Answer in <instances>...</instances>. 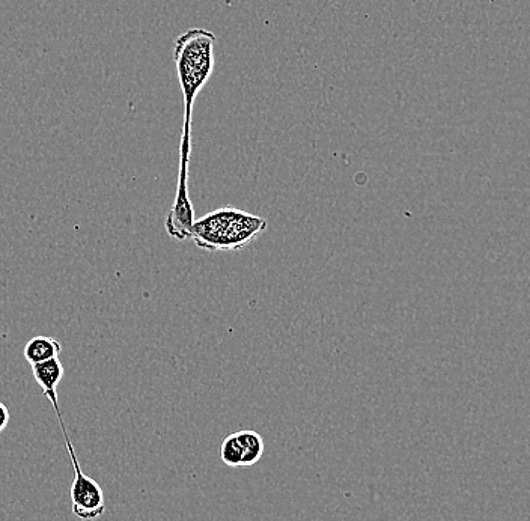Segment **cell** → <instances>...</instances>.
I'll use <instances>...</instances> for the list:
<instances>
[{
	"instance_id": "cell-7",
	"label": "cell",
	"mask_w": 530,
	"mask_h": 521,
	"mask_svg": "<svg viewBox=\"0 0 530 521\" xmlns=\"http://www.w3.org/2000/svg\"><path fill=\"white\" fill-rule=\"evenodd\" d=\"M220 457H222V461L226 466H243V448H241L240 442H238L235 433L223 440L222 449H220Z\"/></svg>"
},
{
	"instance_id": "cell-4",
	"label": "cell",
	"mask_w": 530,
	"mask_h": 521,
	"mask_svg": "<svg viewBox=\"0 0 530 521\" xmlns=\"http://www.w3.org/2000/svg\"><path fill=\"white\" fill-rule=\"evenodd\" d=\"M32 374H34L38 386L43 390L44 397L52 403L53 410L58 416L59 424H62L64 419H62L61 409H59L58 386L62 378H64V365H62L59 357H56V359L32 365Z\"/></svg>"
},
{
	"instance_id": "cell-2",
	"label": "cell",
	"mask_w": 530,
	"mask_h": 521,
	"mask_svg": "<svg viewBox=\"0 0 530 521\" xmlns=\"http://www.w3.org/2000/svg\"><path fill=\"white\" fill-rule=\"evenodd\" d=\"M264 231H267L264 217L234 207H223L195 220L190 238L201 249L225 252L249 246Z\"/></svg>"
},
{
	"instance_id": "cell-5",
	"label": "cell",
	"mask_w": 530,
	"mask_h": 521,
	"mask_svg": "<svg viewBox=\"0 0 530 521\" xmlns=\"http://www.w3.org/2000/svg\"><path fill=\"white\" fill-rule=\"evenodd\" d=\"M62 345L58 339L52 336H35L28 341L25 347V359L29 365L47 362V360L56 359L61 354Z\"/></svg>"
},
{
	"instance_id": "cell-6",
	"label": "cell",
	"mask_w": 530,
	"mask_h": 521,
	"mask_svg": "<svg viewBox=\"0 0 530 521\" xmlns=\"http://www.w3.org/2000/svg\"><path fill=\"white\" fill-rule=\"evenodd\" d=\"M235 436L243 448V466L241 467L255 466L261 460L265 449L261 434L253 430H241L235 433Z\"/></svg>"
},
{
	"instance_id": "cell-3",
	"label": "cell",
	"mask_w": 530,
	"mask_h": 521,
	"mask_svg": "<svg viewBox=\"0 0 530 521\" xmlns=\"http://www.w3.org/2000/svg\"><path fill=\"white\" fill-rule=\"evenodd\" d=\"M62 434H64L65 446H67L68 455H70L74 469V481L70 490L71 508H73L74 517L79 518L80 521L97 520L106 511L103 488L100 487V484L95 479L89 478L80 469V463L77 460L73 442L68 436L67 428L62 430Z\"/></svg>"
},
{
	"instance_id": "cell-1",
	"label": "cell",
	"mask_w": 530,
	"mask_h": 521,
	"mask_svg": "<svg viewBox=\"0 0 530 521\" xmlns=\"http://www.w3.org/2000/svg\"><path fill=\"white\" fill-rule=\"evenodd\" d=\"M216 35L207 29L193 28L175 41L174 62L184 101L183 133L180 142V171L175 198L189 195V163L192 154L193 106L214 71Z\"/></svg>"
},
{
	"instance_id": "cell-8",
	"label": "cell",
	"mask_w": 530,
	"mask_h": 521,
	"mask_svg": "<svg viewBox=\"0 0 530 521\" xmlns=\"http://www.w3.org/2000/svg\"><path fill=\"white\" fill-rule=\"evenodd\" d=\"M10 424V412L4 403H0V433L5 430Z\"/></svg>"
}]
</instances>
